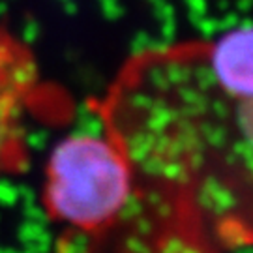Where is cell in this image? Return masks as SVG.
<instances>
[{"label": "cell", "mask_w": 253, "mask_h": 253, "mask_svg": "<svg viewBox=\"0 0 253 253\" xmlns=\"http://www.w3.org/2000/svg\"><path fill=\"white\" fill-rule=\"evenodd\" d=\"M208 77L235 103L253 100V27H238L199 42Z\"/></svg>", "instance_id": "obj_3"}, {"label": "cell", "mask_w": 253, "mask_h": 253, "mask_svg": "<svg viewBox=\"0 0 253 253\" xmlns=\"http://www.w3.org/2000/svg\"><path fill=\"white\" fill-rule=\"evenodd\" d=\"M38 88L40 70L32 51L0 27V180L28 165L27 117Z\"/></svg>", "instance_id": "obj_2"}, {"label": "cell", "mask_w": 253, "mask_h": 253, "mask_svg": "<svg viewBox=\"0 0 253 253\" xmlns=\"http://www.w3.org/2000/svg\"><path fill=\"white\" fill-rule=\"evenodd\" d=\"M133 195V167L117 137L73 133L53 148L42 205L47 216L84 233L113 225Z\"/></svg>", "instance_id": "obj_1"}, {"label": "cell", "mask_w": 253, "mask_h": 253, "mask_svg": "<svg viewBox=\"0 0 253 253\" xmlns=\"http://www.w3.org/2000/svg\"><path fill=\"white\" fill-rule=\"evenodd\" d=\"M235 115L240 133L248 139L250 145H253V100L235 103Z\"/></svg>", "instance_id": "obj_4"}]
</instances>
